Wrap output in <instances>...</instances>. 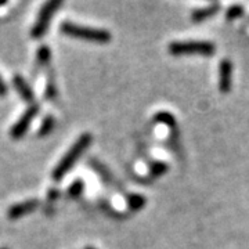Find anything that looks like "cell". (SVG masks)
Returning a JSON list of instances; mask_svg holds the SVG:
<instances>
[{
	"mask_svg": "<svg viewBox=\"0 0 249 249\" xmlns=\"http://www.w3.org/2000/svg\"><path fill=\"white\" fill-rule=\"evenodd\" d=\"M6 93H7V85L4 83L3 78L0 76V96H6Z\"/></svg>",
	"mask_w": 249,
	"mask_h": 249,
	"instance_id": "e0dca14e",
	"label": "cell"
},
{
	"mask_svg": "<svg viewBox=\"0 0 249 249\" xmlns=\"http://www.w3.org/2000/svg\"><path fill=\"white\" fill-rule=\"evenodd\" d=\"M37 112H39V106H36V104H34V106H31V107L28 108L27 111L22 114V116L16 122V124L11 127L10 136H11L13 139H16V140L22 139V137L25 136V133H27L28 127L31 126V122H32V121L35 119V116L37 115Z\"/></svg>",
	"mask_w": 249,
	"mask_h": 249,
	"instance_id": "5b68a950",
	"label": "cell"
},
{
	"mask_svg": "<svg viewBox=\"0 0 249 249\" xmlns=\"http://www.w3.org/2000/svg\"><path fill=\"white\" fill-rule=\"evenodd\" d=\"M61 32L64 35L71 36L75 39H82V40H89V42H96V43H107L112 39L111 34L106 29H98V28L83 27L73 22H62Z\"/></svg>",
	"mask_w": 249,
	"mask_h": 249,
	"instance_id": "7a4b0ae2",
	"label": "cell"
},
{
	"mask_svg": "<svg viewBox=\"0 0 249 249\" xmlns=\"http://www.w3.org/2000/svg\"><path fill=\"white\" fill-rule=\"evenodd\" d=\"M168 170V165L163 162H155L151 166V175L152 176H160L162 173H165Z\"/></svg>",
	"mask_w": 249,
	"mask_h": 249,
	"instance_id": "9a60e30c",
	"label": "cell"
},
{
	"mask_svg": "<svg viewBox=\"0 0 249 249\" xmlns=\"http://www.w3.org/2000/svg\"><path fill=\"white\" fill-rule=\"evenodd\" d=\"M168 50L173 55H184V54L211 55L216 52V46L208 40H183V42H172Z\"/></svg>",
	"mask_w": 249,
	"mask_h": 249,
	"instance_id": "3957f363",
	"label": "cell"
},
{
	"mask_svg": "<svg viewBox=\"0 0 249 249\" xmlns=\"http://www.w3.org/2000/svg\"><path fill=\"white\" fill-rule=\"evenodd\" d=\"M37 205H39V202L36 199H28L24 202L16 204L9 209V217L10 219H19L25 214L32 213L37 208Z\"/></svg>",
	"mask_w": 249,
	"mask_h": 249,
	"instance_id": "52a82bcc",
	"label": "cell"
},
{
	"mask_svg": "<svg viewBox=\"0 0 249 249\" xmlns=\"http://www.w3.org/2000/svg\"><path fill=\"white\" fill-rule=\"evenodd\" d=\"M127 204L130 206V209H133V211H139V209H142V206L145 205V198L142 196H137V194H134V196H130L127 198Z\"/></svg>",
	"mask_w": 249,
	"mask_h": 249,
	"instance_id": "30bf717a",
	"label": "cell"
},
{
	"mask_svg": "<svg viewBox=\"0 0 249 249\" xmlns=\"http://www.w3.org/2000/svg\"><path fill=\"white\" fill-rule=\"evenodd\" d=\"M82 191H83V181L82 180H76V181H73L70 187V196H78L82 194Z\"/></svg>",
	"mask_w": 249,
	"mask_h": 249,
	"instance_id": "2e32d148",
	"label": "cell"
},
{
	"mask_svg": "<svg viewBox=\"0 0 249 249\" xmlns=\"http://www.w3.org/2000/svg\"><path fill=\"white\" fill-rule=\"evenodd\" d=\"M0 249H9V248H0Z\"/></svg>",
	"mask_w": 249,
	"mask_h": 249,
	"instance_id": "ac0fdd59",
	"label": "cell"
},
{
	"mask_svg": "<svg viewBox=\"0 0 249 249\" xmlns=\"http://www.w3.org/2000/svg\"><path fill=\"white\" fill-rule=\"evenodd\" d=\"M54 124H55V121H54V118L52 115L46 116L45 121H43V124L40 126V129H39V136H46V134H49L52 130L54 129Z\"/></svg>",
	"mask_w": 249,
	"mask_h": 249,
	"instance_id": "8fae6325",
	"label": "cell"
},
{
	"mask_svg": "<svg viewBox=\"0 0 249 249\" xmlns=\"http://www.w3.org/2000/svg\"><path fill=\"white\" fill-rule=\"evenodd\" d=\"M220 10V4L219 3H212L206 7H202V9H196L193 11L191 14V18L199 22V21H204V19H208V18L213 17L214 14Z\"/></svg>",
	"mask_w": 249,
	"mask_h": 249,
	"instance_id": "9c48e42d",
	"label": "cell"
},
{
	"mask_svg": "<svg viewBox=\"0 0 249 249\" xmlns=\"http://www.w3.org/2000/svg\"><path fill=\"white\" fill-rule=\"evenodd\" d=\"M155 119H157L158 122H160V124H168V126H173V124H175V118H173V115L169 114V112H165V111L157 114V115H155Z\"/></svg>",
	"mask_w": 249,
	"mask_h": 249,
	"instance_id": "7c38bea8",
	"label": "cell"
},
{
	"mask_svg": "<svg viewBox=\"0 0 249 249\" xmlns=\"http://www.w3.org/2000/svg\"><path fill=\"white\" fill-rule=\"evenodd\" d=\"M232 86V64L230 60H222L219 64V90L229 93Z\"/></svg>",
	"mask_w": 249,
	"mask_h": 249,
	"instance_id": "8992f818",
	"label": "cell"
},
{
	"mask_svg": "<svg viewBox=\"0 0 249 249\" xmlns=\"http://www.w3.org/2000/svg\"><path fill=\"white\" fill-rule=\"evenodd\" d=\"M90 142H91V134L83 133L76 142L72 144L71 148L62 157L61 160L58 162V165L55 166V169L53 170V178L55 181H60L72 169L75 162L79 160L82 154L88 150Z\"/></svg>",
	"mask_w": 249,
	"mask_h": 249,
	"instance_id": "6da1fadb",
	"label": "cell"
},
{
	"mask_svg": "<svg viewBox=\"0 0 249 249\" xmlns=\"http://www.w3.org/2000/svg\"><path fill=\"white\" fill-rule=\"evenodd\" d=\"M61 6L62 1H60V0H50V1L43 4L39 16L36 18L35 25L32 27V31H31V36L34 39H40V37H43L46 35L52 18L55 14V11L60 9Z\"/></svg>",
	"mask_w": 249,
	"mask_h": 249,
	"instance_id": "277c9868",
	"label": "cell"
},
{
	"mask_svg": "<svg viewBox=\"0 0 249 249\" xmlns=\"http://www.w3.org/2000/svg\"><path fill=\"white\" fill-rule=\"evenodd\" d=\"M242 14H244V7L240 6V4H235V6L229 7L226 17L229 18V19H235V18H240Z\"/></svg>",
	"mask_w": 249,
	"mask_h": 249,
	"instance_id": "4fadbf2b",
	"label": "cell"
},
{
	"mask_svg": "<svg viewBox=\"0 0 249 249\" xmlns=\"http://www.w3.org/2000/svg\"><path fill=\"white\" fill-rule=\"evenodd\" d=\"M13 83H14V88L18 91V94L22 97V100H25L28 103H32L35 100V94L31 89V86L27 83V80L24 79L22 76L19 75H16L14 79H13Z\"/></svg>",
	"mask_w": 249,
	"mask_h": 249,
	"instance_id": "ba28073f",
	"label": "cell"
},
{
	"mask_svg": "<svg viewBox=\"0 0 249 249\" xmlns=\"http://www.w3.org/2000/svg\"><path fill=\"white\" fill-rule=\"evenodd\" d=\"M37 60L40 64H46L50 60V49L47 46H42L39 50H37Z\"/></svg>",
	"mask_w": 249,
	"mask_h": 249,
	"instance_id": "5bb4252c",
	"label": "cell"
}]
</instances>
